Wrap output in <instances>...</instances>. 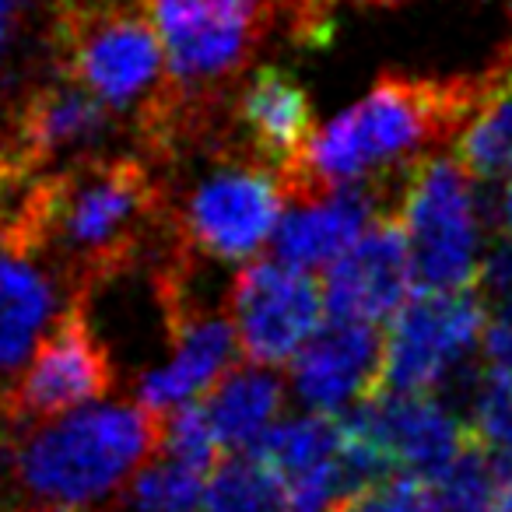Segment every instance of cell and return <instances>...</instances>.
Returning a JSON list of instances; mask_svg holds the SVG:
<instances>
[{"label": "cell", "instance_id": "cell-1", "mask_svg": "<svg viewBox=\"0 0 512 512\" xmlns=\"http://www.w3.org/2000/svg\"><path fill=\"white\" fill-rule=\"evenodd\" d=\"M509 67L512 60H505L474 78L383 74L365 99L316 130L285 179L288 197L313 200L362 183L404 186L407 172L432 155L435 144L456 141Z\"/></svg>", "mask_w": 512, "mask_h": 512}, {"label": "cell", "instance_id": "cell-2", "mask_svg": "<svg viewBox=\"0 0 512 512\" xmlns=\"http://www.w3.org/2000/svg\"><path fill=\"white\" fill-rule=\"evenodd\" d=\"M169 228V186L148 155H88L50 172L36 256L81 299L148 253Z\"/></svg>", "mask_w": 512, "mask_h": 512}, {"label": "cell", "instance_id": "cell-3", "mask_svg": "<svg viewBox=\"0 0 512 512\" xmlns=\"http://www.w3.org/2000/svg\"><path fill=\"white\" fill-rule=\"evenodd\" d=\"M162 446V418L141 404L81 407L11 442L8 474L25 512H102Z\"/></svg>", "mask_w": 512, "mask_h": 512}, {"label": "cell", "instance_id": "cell-4", "mask_svg": "<svg viewBox=\"0 0 512 512\" xmlns=\"http://www.w3.org/2000/svg\"><path fill=\"white\" fill-rule=\"evenodd\" d=\"M176 151H197L204 158V172H197L186 186L165 183L172 242L214 264H239L264 249L285 218L281 211L288 204V186L278 169L242 144L232 127V109L225 120L176 144L162 158Z\"/></svg>", "mask_w": 512, "mask_h": 512}, {"label": "cell", "instance_id": "cell-5", "mask_svg": "<svg viewBox=\"0 0 512 512\" xmlns=\"http://www.w3.org/2000/svg\"><path fill=\"white\" fill-rule=\"evenodd\" d=\"M50 43L60 71L116 116H141L169 88L162 39L144 0H60Z\"/></svg>", "mask_w": 512, "mask_h": 512}, {"label": "cell", "instance_id": "cell-6", "mask_svg": "<svg viewBox=\"0 0 512 512\" xmlns=\"http://www.w3.org/2000/svg\"><path fill=\"white\" fill-rule=\"evenodd\" d=\"M397 221L411 249L421 292H453L481 285L484 204L477 179L456 155H428L407 172L397 200Z\"/></svg>", "mask_w": 512, "mask_h": 512}, {"label": "cell", "instance_id": "cell-7", "mask_svg": "<svg viewBox=\"0 0 512 512\" xmlns=\"http://www.w3.org/2000/svg\"><path fill=\"white\" fill-rule=\"evenodd\" d=\"M488 323L481 285L411 295L386 334L379 393H439L484 348Z\"/></svg>", "mask_w": 512, "mask_h": 512}, {"label": "cell", "instance_id": "cell-8", "mask_svg": "<svg viewBox=\"0 0 512 512\" xmlns=\"http://www.w3.org/2000/svg\"><path fill=\"white\" fill-rule=\"evenodd\" d=\"M169 78L190 92H225L253 64L274 25L267 0H144Z\"/></svg>", "mask_w": 512, "mask_h": 512}, {"label": "cell", "instance_id": "cell-9", "mask_svg": "<svg viewBox=\"0 0 512 512\" xmlns=\"http://www.w3.org/2000/svg\"><path fill=\"white\" fill-rule=\"evenodd\" d=\"M116 383L109 348L88 323L81 299L64 309L32 358L0 386V425H43L106 397Z\"/></svg>", "mask_w": 512, "mask_h": 512}, {"label": "cell", "instance_id": "cell-10", "mask_svg": "<svg viewBox=\"0 0 512 512\" xmlns=\"http://www.w3.org/2000/svg\"><path fill=\"white\" fill-rule=\"evenodd\" d=\"M323 306V288L285 260H256L242 267L225 302L239 351L253 365L292 362L320 330Z\"/></svg>", "mask_w": 512, "mask_h": 512}, {"label": "cell", "instance_id": "cell-11", "mask_svg": "<svg viewBox=\"0 0 512 512\" xmlns=\"http://www.w3.org/2000/svg\"><path fill=\"white\" fill-rule=\"evenodd\" d=\"M386 456L407 474L439 477L474 442L467 421H460L435 393H376L348 414Z\"/></svg>", "mask_w": 512, "mask_h": 512}, {"label": "cell", "instance_id": "cell-12", "mask_svg": "<svg viewBox=\"0 0 512 512\" xmlns=\"http://www.w3.org/2000/svg\"><path fill=\"white\" fill-rule=\"evenodd\" d=\"M386 337L372 323L330 320L292 358V393L316 414H341L379 393Z\"/></svg>", "mask_w": 512, "mask_h": 512}, {"label": "cell", "instance_id": "cell-13", "mask_svg": "<svg viewBox=\"0 0 512 512\" xmlns=\"http://www.w3.org/2000/svg\"><path fill=\"white\" fill-rule=\"evenodd\" d=\"M414 267L397 214H383L348 253L330 267L323 302L334 320L383 323L411 302Z\"/></svg>", "mask_w": 512, "mask_h": 512}, {"label": "cell", "instance_id": "cell-14", "mask_svg": "<svg viewBox=\"0 0 512 512\" xmlns=\"http://www.w3.org/2000/svg\"><path fill=\"white\" fill-rule=\"evenodd\" d=\"M169 337L172 355L137 379V404L158 418L214 390L239 351L228 309L225 313L211 306L183 309L169 320Z\"/></svg>", "mask_w": 512, "mask_h": 512}, {"label": "cell", "instance_id": "cell-15", "mask_svg": "<svg viewBox=\"0 0 512 512\" xmlns=\"http://www.w3.org/2000/svg\"><path fill=\"white\" fill-rule=\"evenodd\" d=\"M400 190L404 186L362 183L302 200V207L281 218L274 232V253L299 271L334 267L383 214H390V207L397 211Z\"/></svg>", "mask_w": 512, "mask_h": 512}, {"label": "cell", "instance_id": "cell-16", "mask_svg": "<svg viewBox=\"0 0 512 512\" xmlns=\"http://www.w3.org/2000/svg\"><path fill=\"white\" fill-rule=\"evenodd\" d=\"M113 127V109L102 106L88 88H81L78 81L60 71L57 78L32 88V95L22 102L11 144L29 162L46 169L57 158L81 162V158L95 155V148L113 134Z\"/></svg>", "mask_w": 512, "mask_h": 512}, {"label": "cell", "instance_id": "cell-17", "mask_svg": "<svg viewBox=\"0 0 512 512\" xmlns=\"http://www.w3.org/2000/svg\"><path fill=\"white\" fill-rule=\"evenodd\" d=\"M232 127L253 155L281 176H292L316 134L309 92L281 67H260L228 102Z\"/></svg>", "mask_w": 512, "mask_h": 512}, {"label": "cell", "instance_id": "cell-18", "mask_svg": "<svg viewBox=\"0 0 512 512\" xmlns=\"http://www.w3.org/2000/svg\"><path fill=\"white\" fill-rule=\"evenodd\" d=\"M64 281L29 253L0 249V376H15L64 316Z\"/></svg>", "mask_w": 512, "mask_h": 512}, {"label": "cell", "instance_id": "cell-19", "mask_svg": "<svg viewBox=\"0 0 512 512\" xmlns=\"http://www.w3.org/2000/svg\"><path fill=\"white\" fill-rule=\"evenodd\" d=\"M200 407L218 435V446L249 453L278 425V414L285 407V383L274 376L271 365H242L225 372Z\"/></svg>", "mask_w": 512, "mask_h": 512}, {"label": "cell", "instance_id": "cell-20", "mask_svg": "<svg viewBox=\"0 0 512 512\" xmlns=\"http://www.w3.org/2000/svg\"><path fill=\"white\" fill-rule=\"evenodd\" d=\"M453 155L477 183L512 176V67L495 81L481 109L456 134Z\"/></svg>", "mask_w": 512, "mask_h": 512}, {"label": "cell", "instance_id": "cell-21", "mask_svg": "<svg viewBox=\"0 0 512 512\" xmlns=\"http://www.w3.org/2000/svg\"><path fill=\"white\" fill-rule=\"evenodd\" d=\"M249 453L278 470L281 481H292L316 467H327L341 456V421L330 414H299V418L278 421Z\"/></svg>", "mask_w": 512, "mask_h": 512}, {"label": "cell", "instance_id": "cell-22", "mask_svg": "<svg viewBox=\"0 0 512 512\" xmlns=\"http://www.w3.org/2000/svg\"><path fill=\"white\" fill-rule=\"evenodd\" d=\"M200 512H288V488L278 470L239 453L207 477Z\"/></svg>", "mask_w": 512, "mask_h": 512}, {"label": "cell", "instance_id": "cell-23", "mask_svg": "<svg viewBox=\"0 0 512 512\" xmlns=\"http://www.w3.org/2000/svg\"><path fill=\"white\" fill-rule=\"evenodd\" d=\"M435 481V512H505L502 470L491 449L470 442L467 453Z\"/></svg>", "mask_w": 512, "mask_h": 512}, {"label": "cell", "instance_id": "cell-24", "mask_svg": "<svg viewBox=\"0 0 512 512\" xmlns=\"http://www.w3.org/2000/svg\"><path fill=\"white\" fill-rule=\"evenodd\" d=\"M204 470H193L172 456H151L134 474L127 502L134 512H197L204 505Z\"/></svg>", "mask_w": 512, "mask_h": 512}, {"label": "cell", "instance_id": "cell-25", "mask_svg": "<svg viewBox=\"0 0 512 512\" xmlns=\"http://www.w3.org/2000/svg\"><path fill=\"white\" fill-rule=\"evenodd\" d=\"M470 432L495 456H512V369H488L470 400Z\"/></svg>", "mask_w": 512, "mask_h": 512}, {"label": "cell", "instance_id": "cell-26", "mask_svg": "<svg viewBox=\"0 0 512 512\" xmlns=\"http://www.w3.org/2000/svg\"><path fill=\"white\" fill-rule=\"evenodd\" d=\"M158 453H165V456H172V460L207 474V470L214 467V453H218V435H214L204 407L186 404V407H179V411L165 414Z\"/></svg>", "mask_w": 512, "mask_h": 512}, {"label": "cell", "instance_id": "cell-27", "mask_svg": "<svg viewBox=\"0 0 512 512\" xmlns=\"http://www.w3.org/2000/svg\"><path fill=\"white\" fill-rule=\"evenodd\" d=\"M337 512H435V481L400 470L344 498Z\"/></svg>", "mask_w": 512, "mask_h": 512}, {"label": "cell", "instance_id": "cell-28", "mask_svg": "<svg viewBox=\"0 0 512 512\" xmlns=\"http://www.w3.org/2000/svg\"><path fill=\"white\" fill-rule=\"evenodd\" d=\"M299 4V32L309 39L320 36V18H327L334 0H295ZM362 4H397V0H362Z\"/></svg>", "mask_w": 512, "mask_h": 512}, {"label": "cell", "instance_id": "cell-29", "mask_svg": "<svg viewBox=\"0 0 512 512\" xmlns=\"http://www.w3.org/2000/svg\"><path fill=\"white\" fill-rule=\"evenodd\" d=\"M18 0H0V67L8 64V53L15 46V36H18Z\"/></svg>", "mask_w": 512, "mask_h": 512}, {"label": "cell", "instance_id": "cell-30", "mask_svg": "<svg viewBox=\"0 0 512 512\" xmlns=\"http://www.w3.org/2000/svg\"><path fill=\"white\" fill-rule=\"evenodd\" d=\"M498 225H502L505 235H512V176L505 179L502 200H498Z\"/></svg>", "mask_w": 512, "mask_h": 512}, {"label": "cell", "instance_id": "cell-31", "mask_svg": "<svg viewBox=\"0 0 512 512\" xmlns=\"http://www.w3.org/2000/svg\"><path fill=\"white\" fill-rule=\"evenodd\" d=\"M509 60H512V50H509Z\"/></svg>", "mask_w": 512, "mask_h": 512}, {"label": "cell", "instance_id": "cell-32", "mask_svg": "<svg viewBox=\"0 0 512 512\" xmlns=\"http://www.w3.org/2000/svg\"><path fill=\"white\" fill-rule=\"evenodd\" d=\"M0 512H8V509H0Z\"/></svg>", "mask_w": 512, "mask_h": 512}, {"label": "cell", "instance_id": "cell-33", "mask_svg": "<svg viewBox=\"0 0 512 512\" xmlns=\"http://www.w3.org/2000/svg\"><path fill=\"white\" fill-rule=\"evenodd\" d=\"M509 512H512V509H509Z\"/></svg>", "mask_w": 512, "mask_h": 512}]
</instances>
